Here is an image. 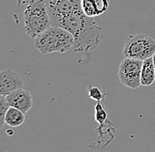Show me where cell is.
<instances>
[{"instance_id": "cell-1", "label": "cell", "mask_w": 155, "mask_h": 152, "mask_svg": "<svg viewBox=\"0 0 155 152\" xmlns=\"http://www.w3.org/2000/svg\"><path fill=\"white\" fill-rule=\"evenodd\" d=\"M59 27L68 30L74 37V52H89L100 45L103 37L101 27L92 17L87 16L82 9L68 15Z\"/></svg>"}, {"instance_id": "cell-2", "label": "cell", "mask_w": 155, "mask_h": 152, "mask_svg": "<svg viewBox=\"0 0 155 152\" xmlns=\"http://www.w3.org/2000/svg\"><path fill=\"white\" fill-rule=\"evenodd\" d=\"M34 45L42 55L64 53L73 48L74 37L65 28L51 26L35 38Z\"/></svg>"}, {"instance_id": "cell-3", "label": "cell", "mask_w": 155, "mask_h": 152, "mask_svg": "<svg viewBox=\"0 0 155 152\" xmlns=\"http://www.w3.org/2000/svg\"><path fill=\"white\" fill-rule=\"evenodd\" d=\"M24 30L32 38L52 26L45 0L29 1L24 11Z\"/></svg>"}, {"instance_id": "cell-4", "label": "cell", "mask_w": 155, "mask_h": 152, "mask_svg": "<svg viewBox=\"0 0 155 152\" xmlns=\"http://www.w3.org/2000/svg\"><path fill=\"white\" fill-rule=\"evenodd\" d=\"M155 53V40L145 34L130 35L125 40L124 57L144 61Z\"/></svg>"}, {"instance_id": "cell-5", "label": "cell", "mask_w": 155, "mask_h": 152, "mask_svg": "<svg viewBox=\"0 0 155 152\" xmlns=\"http://www.w3.org/2000/svg\"><path fill=\"white\" fill-rule=\"evenodd\" d=\"M142 60L124 57L118 69V77L120 82L128 88L137 89L141 86Z\"/></svg>"}, {"instance_id": "cell-6", "label": "cell", "mask_w": 155, "mask_h": 152, "mask_svg": "<svg viewBox=\"0 0 155 152\" xmlns=\"http://www.w3.org/2000/svg\"><path fill=\"white\" fill-rule=\"evenodd\" d=\"M52 26L59 27L68 15L81 9V0H45Z\"/></svg>"}, {"instance_id": "cell-7", "label": "cell", "mask_w": 155, "mask_h": 152, "mask_svg": "<svg viewBox=\"0 0 155 152\" xmlns=\"http://www.w3.org/2000/svg\"><path fill=\"white\" fill-rule=\"evenodd\" d=\"M24 88V82L18 72L12 69H5L0 73V95L10 93Z\"/></svg>"}, {"instance_id": "cell-8", "label": "cell", "mask_w": 155, "mask_h": 152, "mask_svg": "<svg viewBox=\"0 0 155 152\" xmlns=\"http://www.w3.org/2000/svg\"><path fill=\"white\" fill-rule=\"evenodd\" d=\"M5 97L10 106L16 107L25 114L28 113L33 106V97L27 90L19 89Z\"/></svg>"}, {"instance_id": "cell-9", "label": "cell", "mask_w": 155, "mask_h": 152, "mask_svg": "<svg viewBox=\"0 0 155 152\" xmlns=\"http://www.w3.org/2000/svg\"><path fill=\"white\" fill-rule=\"evenodd\" d=\"M108 7V0H81V9L88 17L100 16L106 12Z\"/></svg>"}, {"instance_id": "cell-10", "label": "cell", "mask_w": 155, "mask_h": 152, "mask_svg": "<svg viewBox=\"0 0 155 152\" xmlns=\"http://www.w3.org/2000/svg\"><path fill=\"white\" fill-rule=\"evenodd\" d=\"M155 81V67L153 57L143 61L141 70V86H149Z\"/></svg>"}, {"instance_id": "cell-11", "label": "cell", "mask_w": 155, "mask_h": 152, "mask_svg": "<svg viewBox=\"0 0 155 152\" xmlns=\"http://www.w3.org/2000/svg\"><path fill=\"white\" fill-rule=\"evenodd\" d=\"M25 120H26L25 113H23L21 110L16 107L10 106L5 115V122L12 128H16L24 123Z\"/></svg>"}, {"instance_id": "cell-12", "label": "cell", "mask_w": 155, "mask_h": 152, "mask_svg": "<svg viewBox=\"0 0 155 152\" xmlns=\"http://www.w3.org/2000/svg\"><path fill=\"white\" fill-rule=\"evenodd\" d=\"M95 110V121L100 125H103L106 123L107 118V111L105 106L101 103V101H97V104L94 107Z\"/></svg>"}, {"instance_id": "cell-13", "label": "cell", "mask_w": 155, "mask_h": 152, "mask_svg": "<svg viewBox=\"0 0 155 152\" xmlns=\"http://www.w3.org/2000/svg\"><path fill=\"white\" fill-rule=\"evenodd\" d=\"M87 91H88V97L94 100L101 101L105 97V92L100 87L94 86H88Z\"/></svg>"}, {"instance_id": "cell-14", "label": "cell", "mask_w": 155, "mask_h": 152, "mask_svg": "<svg viewBox=\"0 0 155 152\" xmlns=\"http://www.w3.org/2000/svg\"><path fill=\"white\" fill-rule=\"evenodd\" d=\"M10 105L7 102L6 97L4 95L0 96V127L2 128L4 126L5 122V115L6 113L9 109Z\"/></svg>"}, {"instance_id": "cell-15", "label": "cell", "mask_w": 155, "mask_h": 152, "mask_svg": "<svg viewBox=\"0 0 155 152\" xmlns=\"http://www.w3.org/2000/svg\"><path fill=\"white\" fill-rule=\"evenodd\" d=\"M153 64H154L155 67V53L153 54Z\"/></svg>"}]
</instances>
